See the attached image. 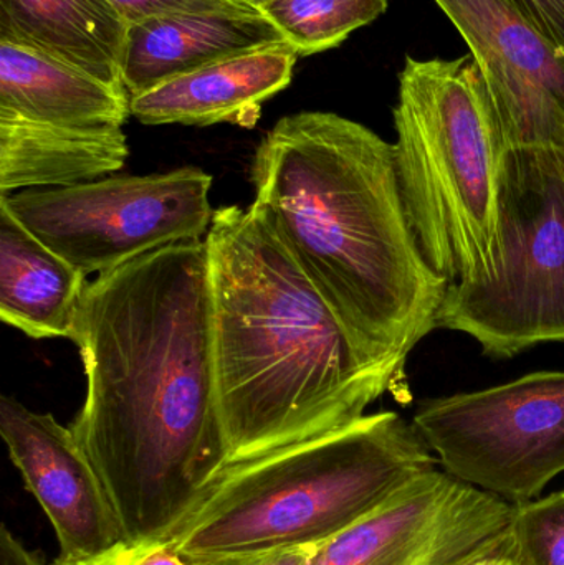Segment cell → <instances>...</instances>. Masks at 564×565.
<instances>
[{"instance_id": "25", "label": "cell", "mask_w": 564, "mask_h": 565, "mask_svg": "<svg viewBox=\"0 0 564 565\" xmlns=\"http://www.w3.org/2000/svg\"><path fill=\"white\" fill-rule=\"evenodd\" d=\"M125 565H188V563L168 544H155L148 547H129Z\"/></svg>"}, {"instance_id": "26", "label": "cell", "mask_w": 564, "mask_h": 565, "mask_svg": "<svg viewBox=\"0 0 564 565\" xmlns=\"http://www.w3.org/2000/svg\"><path fill=\"white\" fill-rule=\"evenodd\" d=\"M129 554V546L125 544V546L116 547L111 553L103 554L99 557H93V559H83V561H56L53 565H125L126 557Z\"/></svg>"}, {"instance_id": "27", "label": "cell", "mask_w": 564, "mask_h": 565, "mask_svg": "<svg viewBox=\"0 0 564 565\" xmlns=\"http://www.w3.org/2000/svg\"><path fill=\"white\" fill-rule=\"evenodd\" d=\"M241 2L245 3V6L252 7V9L257 10V6L262 2V0H241Z\"/></svg>"}, {"instance_id": "10", "label": "cell", "mask_w": 564, "mask_h": 565, "mask_svg": "<svg viewBox=\"0 0 564 565\" xmlns=\"http://www.w3.org/2000/svg\"><path fill=\"white\" fill-rule=\"evenodd\" d=\"M479 66L507 151L564 152V55L510 0H434Z\"/></svg>"}, {"instance_id": "9", "label": "cell", "mask_w": 564, "mask_h": 565, "mask_svg": "<svg viewBox=\"0 0 564 565\" xmlns=\"http://www.w3.org/2000/svg\"><path fill=\"white\" fill-rule=\"evenodd\" d=\"M513 504L444 470L421 475L304 565H450L509 526Z\"/></svg>"}, {"instance_id": "16", "label": "cell", "mask_w": 564, "mask_h": 565, "mask_svg": "<svg viewBox=\"0 0 564 565\" xmlns=\"http://www.w3.org/2000/svg\"><path fill=\"white\" fill-rule=\"evenodd\" d=\"M128 26L111 0H0V40L42 50L118 88Z\"/></svg>"}, {"instance_id": "23", "label": "cell", "mask_w": 564, "mask_h": 565, "mask_svg": "<svg viewBox=\"0 0 564 565\" xmlns=\"http://www.w3.org/2000/svg\"><path fill=\"white\" fill-rule=\"evenodd\" d=\"M506 530L493 536L492 540L486 541L482 546L477 547L472 553L464 556L462 559L450 565H512L510 543Z\"/></svg>"}, {"instance_id": "5", "label": "cell", "mask_w": 564, "mask_h": 565, "mask_svg": "<svg viewBox=\"0 0 564 565\" xmlns=\"http://www.w3.org/2000/svg\"><path fill=\"white\" fill-rule=\"evenodd\" d=\"M397 179L421 252L447 281L493 270L507 148L472 56H406L394 106Z\"/></svg>"}, {"instance_id": "4", "label": "cell", "mask_w": 564, "mask_h": 565, "mask_svg": "<svg viewBox=\"0 0 564 565\" xmlns=\"http://www.w3.org/2000/svg\"><path fill=\"white\" fill-rule=\"evenodd\" d=\"M437 465L396 412L364 415L323 437L228 465L164 544L184 559L320 546Z\"/></svg>"}, {"instance_id": "6", "label": "cell", "mask_w": 564, "mask_h": 565, "mask_svg": "<svg viewBox=\"0 0 564 565\" xmlns=\"http://www.w3.org/2000/svg\"><path fill=\"white\" fill-rule=\"evenodd\" d=\"M437 328L492 359L564 341V152L507 151L493 270L450 282Z\"/></svg>"}, {"instance_id": "21", "label": "cell", "mask_w": 564, "mask_h": 565, "mask_svg": "<svg viewBox=\"0 0 564 565\" xmlns=\"http://www.w3.org/2000/svg\"><path fill=\"white\" fill-rule=\"evenodd\" d=\"M564 55V0H510Z\"/></svg>"}, {"instance_id": "22", "label": "cell", "mask_w": 564, "mask_h": 565, "mask_svg": "<svg viewBox=\"0 0 564 565\" xmlns=\"http://www.w3.org/2000/svg\"><path fill=\"white\" fill-rule=\"evenodd\" d=\"M317 546L290 550L262 551V553L222 554V556L185 559L188 565H304Z\"/></svg>"}, {"instance_id": "1", "label": "cell", "mask_w": 564, "mask_h": 565, "mask_svg": "<svg viewBox=\"0 0 564 565\" xmlns=\"http://www.w3.org/2000/svg\"><path fill=\"white\" fill-rule=\"evenodd\" d=\"M72 341L86 398L72 424L129 547L164 544L231 465L219 411L205 242L88 282Z\"/></svg>"}, {"instance_id": "11", "label": "cell", "mask_w": 564, "mask_h": 565, "mask_svg": "<svg viewBox=\"0 0 564 565\" xmlns=\"http://www.w3.org/2000/svg\"><path fill=\"white\" fill-rule=\"evenodd\" d=\"M0 435L26 490L55 531L60 561L93 559L125 546L102 478L72 428L3 395Z\"/></svg>"}, {"instance_id": "3", "label": "cell", "mask_w": 564, "mask_h": 565, "mask_svg": "<svg viewBox=\"0 0 564 565\" xmlns=\"http://www.w3.org/2000/svg\"><path fill=\"white\" fill-rule=\"evenodd\" d=\"M204 242L231 465L341 430L396 384L361 358L260 202L217 209Z\"/></svg>"}, {"instance_id": "12", "label": "cell", "mask_w": 564, "mask_h": 565, "mask_svg": "<svg viewBox=\"0 0 564 565\" xmlns=\"http://www.w3.org/2000/svg\"><path fill=\"white\" fill-rule=\"evenodd\" d=\"M297 58L287 43L238 53L131 96L129 108L149 126L252 128L262 105L290 85Z\"/></svg>"}, {"instance_id": "17", "label": "cell", "mask_w": 564, "mask_h": 565, "mask_svg": "<svg viewBox=\"0 0 564 565\" xmlns=\"http://www.w3.org/2000/svg\"><path fill=\"white\" fill-rule=\"evenodd\" d=\"M86 275L0 209V318L32 339L73 338Z\"/></svg>"}, {"instance_id": "18", "label": "cell", "mask_w": 564, "mask_h": 565, "mask_svg": "<svg viewBox=\"0 0 564 565\" xmlns=\"http://www.w3.org/2000/svg\"><path fill=\"white\" fill-rule=\"evenodd\" d=\"M390 0H262L258 12L298 56L327 52L383 15Z\"/></svg>"}, {"instance_id": "14", "label": "cell", "mask_w": 564, "mask_h": 565, "mask_svg": "<svg viewBox=\"0 0 564 565\" xmlns=\"http://www.w3.org/2000/svg\"><path fill=\"white\" fill-rule=\"evenodd\" d=\"M131 96L42 50L0 40V113L70 128H123Z\"/></svg>"}, {"instance_id": "19", "label": "cell", "mask_w": 564, "mask_h": 565, "mask_svg": "<svg viewBox=\"0 0 564 565\" xmlns=\"http://www.w3.org/2000/svg\"><path fill=\"white\" fill-rule=\"evenodd\" d=\"M506 531L512 565H564V490L513 504Z\"/></svg>"}, {"instance_id": "15", "label": "cell", "mask_w": 564, "mask_h": 565, "mask_svg": "<svg viewBox=\"0 0 564 565\" xmlns=\"http://www.w3.org/2000/svg\"><path fill=\"white\" fill-rule=\"evenodd\" d=\"M123 128H70L0 113V192L70 188L118 172L128 159Z\"/></svg>"}, {"instance_id": "2", "label": "cell", "mask_w": 564, "mask_h": 565, "mask_svg": "<svg viewBox=\"0 0 564 565\" xmlns=\"http://www.w3.org/2000/svg\"><path fill=\"white\" fill-rule=\"evenodd\" d=\"M255 201L368 364L401 379L450 281L407 218L394 145L337 113L285 116L252 166Z\"/></svg>"}, {"instance_id": "8", "label": "cell", "mask_w": 564, "mask_h": 565, "mask_svg": "<svg viewBox=\"0 0 564 565\" xmlns=\"http://www.w3.org/2000/svg\"><path fill=\"white\" fill-rule=\"evenodd\" d=\"M413 425L450 477L512 504L535 500L564 471V372L423 401Z\"/></svg>"}, {"instance_id": "13", "label": "cell", "mask_w": 564, "mask_h": 565, "mask_svg": "<svg viewBox=\"0 0 564 565\" xmlns=\"http://www.w3.org/2000/svg\"><path fill=\"white\" fill-rule=\"evenodd\" d=\"M287 43L260 12L164 13L129 23L123 85L141 95L219 60Z\"/></svg>"}, {"instance_id": "24", "label": "cell", "mask_w": 564, "mask_h": 565, "mask_svg": "<svg viewBox=\"0 0 564 565\" xmlns=\"http://www.w3.org/2000/svg\"><path fill=\"white\" fill-rule=\"evenodd\" d=\"M0 565H45L39 554L23 546L19 537L2 524L0 526Z\"/></svg>"}, {"instance_id": "20", "label": "cell", "mask_w": 564, "mask_h": 565, "mask_svg": "<svg viewBox=\"0 0 564 565\" xmlns=\"http://www.w3.org/2000/svg\"><path fill=\"white\" fill-rule=\"evenodd\" d=\"M128 23L164 13L257 12L241 0H111Z\"/></svg>"}, {"instance_id": "7", "label": "cell", "mask_w": 564, "mask_h": 565, "mask_svg": "<svg viewBox=\"0 0 564 565\" xmlns=\"http://www.w3.org/2000/svg\"><path fill=\"white\" fill-rule=\"evenodd\" d=\"M211 188V174L181 168L12 192L0 209L83 275H103L159 248L201 241L214 218Z\"/></svg>"}]
</instances>
